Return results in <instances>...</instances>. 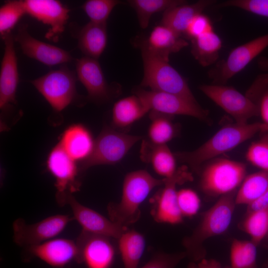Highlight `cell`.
I'll return each instance as SVG.
<instances>
[{
  "mask_svg": "<svg viewBox=\"0 0 268 268\" xmlns=\"http://www.w3.org/2000/svg\"><path fill=\"white\" fill-rule=\"evenodd\" d=\"M25 14L23 0L6 1L0 8L1 38L11 33L18 21Z\"/></svg>",
  "mask_w": 268,
  "mask_h": 268,
  "instance_id": "cell-34",
  "label": "cell"
},
{
  "mask_svg": "<svg viewBox=\"0 0 268 268\" xmlns=\"http://www.w3.org/2000/svg\"><path fill=\"white\" fill-rule=\"evenodd\" d=\"M75 67L77 79L87 90V100L101 104L118 95V84L107 83L98 60L83 57L75 60Z\"/></svg>",
  "mask_w": 268,
  "mask_h": 268,
  "instance_id": "cell-14",
  "label": "cell"
},
{
  "mask_svg": "<svg viewBox=\"0 0 268 268\" xmlns=\"http://www.w3.org/2000/svg\"><path fill=\"white\" fill-rule=\"evenodd\" d=\"M14 39L25 55L47 66L63 64L73 60L67 51L32 37L28 32L26 24L18 25Z\"/></svg>",
  "mask_w": 268,
  "mask_h": 268,
  "instance_id": "cell-16",
  "label": "cell"
},
{
  "mask_svg": "<svg viewBox=\"0 0 268 268\" xmlns=\"http://www.w3.org/2000/svg\"><path fill=\"white\" fill-rule=\"evenodd\" d=\"M149 110L143 101L134 94L122 98L115 103L112 123L116 129H125L142 118Z\"/></svg>",
  "mask_w": 268,
  "mask_h": 268,
  "instance_id": "cell-26",
  "label": "cell"
},
{
  "mask_svg": "<svg viewBox=\"0 0 268 268\" xmlns=\"http://www.w3.org/2000/svg\"><path fill=\"white\" fill-rule=\"evenodd\" d=\"M188 45L185 38L160 24L155 26L148 38L138 45L153 56L169 62L171 54L178 52Z\"/></svg>",
  "mask_w": 268,
  "mask_h": 268,
  "instance_id": "cell-21",
  "label": "cell"
},
{
  "mask_svg": "<svg viewBox=\"0 0 268 268\" xmlns=\"http://www.w3.org/2000/svg\"><path fill=\"white\" fill-rule=\"evenodd\" d=\"M199 88L204 95L231 115L236 123L247 124L250 119L259 115L257 104L233 87L203 84Z\"/></svg>",
  "mask_w": 268,
  "mask_h": 268,
  "instance_id": "cell-12",
  "label": "cell"
},
{
  "mask_svg": "<svg viewBox=\"0 0 268 268\" xmlns=\"http://www.w3.org/2000/svg\"><path fill=\"white\" fill-rule=\"evenodd\" d=\"M196 265L195 262H191L188 265L187 268H196Z\"/></svg>",
  "mask_w": 268,
  "mask_h": 268,
  "instance_id": "cell-45",
  "label": "cell"
},
{
  "mask_svg": "<svg viewBox=\"0 0 268 268\" xmlns=\"http://www.w3.org/2000/svg\"><path fill=\"white\" fill-rule=\"evenodd\" d=\"M144 103L149 111L174 116L187 115L206 121L208 112L202 108L198 102H194L182 96L163 92L137 88L134 90Z\"/></svg>",
  "mask_w": 268,
  "mask_h": 268,
  "instance_id": "cell-11",
  "label": "cell"
},
{
  "mask_svg": "<svg viewBox=\"0 0 268 268\" xmlns=\"http://www.w3.org/2000/svg\"><path fill=\"white\" fill-rule=\"evenodd\" d=\"M118 240L124 268H137L145 246L143 235L135 230H127Z\"/></svg>",
  "mask_w": 268,
  "mask_h": 268,
  "instance_id": "cell-28",
  "label": "cell"
},
{
  "mask_svg": "<svg viewBox=\"0 0 268 268\" xmlns=\"http://www.w3.org/2000/svg\"><path fill=\"white\" fill-rule=\"evenodd\" d=\"M70 29L82 53L86 57L98 60L107 45L106 23L98 24L90 21L80 27L72 23Z\"/></svg>",
  "mask_w": 268,
  "mask_h": 268,
  "instance_id": "cell-22",
  "label": "cell"
},
{
  "mask_svg": "<svg viewBox=\"0 0 268 268\" xmlns=\"http://www.w3.org/2000/svg\"><path fill=\"white\" fill-rule=\"evenodd\" d=\"M213 30L210 18L201 13L195 16L189 23L184 36L191 40Z\"/></svg>",
  "mask_w": 268,
  "mask_h": 268,
  "instance_id": "cell-39",
  "label": "cell"
},
{
  "mask_svg": "<svg viewBox=\"0 0 268 268\" xmlns=\"http://www.w3.org/2000/svg\"><path fill=\"white\" fill-rule=\"evenodd\" d=\"M76 72L62 66L51 70L30 82L44 97L54 111L60 112L70 104L78 102L82 105L86 97L79 95L76 91Z\"/></svg>",
  "mask_w": 268,
  "mask_h": 268,
  "instance_id": "cell-4",
  "label": "cell"
},
{
  "mask_svg": "<svg viewBox=\"0 0 268 268\" xmlns=\"http://www.w3.org/2000/svg\"><path fill=\"white\" fill-rule=\"evenodd\" d=\"M191 41V53L201 66H209L217 61L222 42L213 30Z\"/></svg>",
  "mask_w": 268,
  "mask_h": 268,
  "instance_id": "cell-27",
  "label": "cell"
},
{
  "mask_svg": "<svg viewBox=\"0 0 268 268\" xmlns=\"http://www.w3.org/2000/svg\"><path fill=\"white\" fill-rule=\"evenodd\" d=\"M257 245L252 241L234 239L230 252V268H258Z\"/></svg>",
  "mask_w": 268,
  "mask_h": 268,
  "instance_id": "cell-32",
  "label": "cell"
},
{
  "mask_svg": "<svg viewBox=\"0 0 268 268\" xmlns=\"http://www.w3.org/2000/svg\"><path fill=\"white\" fill-rule=\"evenodd\" d=\"M259 115L263 123L268 126V86L261 93L258 100Z\"/></svg>",
  "mask_w": 268,
  "mask_h": 268,
  "instance_id": "cell-41",
  "label": "cell"
},
{
  "mask_svg": "<svg viewBox=\"0 0 268 268\" xmlns=\"http://www.w3.org/2000/svg\"><path fill=\"white\" fill-rule=\"evenodd\" d=\"M95 140L89 130L82 124H73L62 134L59 144L74 160L87 159L94 149Z\"/></svg>",
  "mask_w": 268,
  "mask_h": 268,
  "instance_id": "cell-23",
  "label": "cell"
},
{
  "mask_svg": "<svg viewBox=\"0 0 268 268\" xmlns=\"http://www.w3.org/2000/svg\"><path fill=\"white\" fill-rule=\"evenodd\" d=\"M161 189L152 199L151 214L157 222L176 224L183 221V215L177 201L176 187L193 180L188 167L183 165L178 168L171 177L164 178Z\"/></svg>",
  "mask_w": 268,
  "mask_h": 268,
  "instance_id": "cell-8",
  "label": "cell"
},
{
  "mask_svg": "<svg viewBox=\"0 0 268 268\" xmlns=\"http://www.w3.org/2000/svg\"><path fill=\"white\" fill-rule=\"evenodd\" d=\"M110 238L82 231L76 241L79 251L78 261L87 268H110L115 254Z\"/></svg>",
  "mask_w": 268,
  "mask_h": 268,
  "instance_id": "cell-17",
  "label": "cell"
},
{
  "mask_svg": "<svg viewBox=\"0 0 268 268\" xmlns=\"http://www.w3.org/2000/svg\"><path fill=\"white\" fill-rule=\"evenodd\" d=\"M268 208V190L260 197L248 205L247 213Z\"/></svg>",
  "mask_w": 268,
  "mask_h": 268,
  "instance_id": "cell-42",
  "label": "cell"
},
{
  "mask_svg": "<svg viewBox=\"0 0 268 268\" xmlns=\"http://www.w3.org/2000/svg\"><path fill=\"white\" fill-rule=\"evenodd\" d=\"M47 170L55 179L56 199L61 206L67 204V197L81 186L77 176L79 169L58 143L50 151L46 160Z\"/></svg>",
  "mask_w": 268,
  "mask_h": 268,
  "instance_id": "cell-10",
  "label": "cell"
},
{
  "mask_svg": "<svg viewBox=\"0 0 268 268\" xmlns=\"http://www.w3.org/2000/svg\"><path fill=\"white\" fill-rule=\"evenodd\" d=\"M143 64L140 86L150 90L178 95L197 102L185 78L169 64L140 47Z\"/></svg>",
  "mask_w": 268,
  "mask_h": 268,
  "instance_id": "cell-5",
  "label": "cell"
},
{
  "mask_svg": "<svg viewBox=\"0 0 268 268\" xmlns=\"http://www.w3.org/2000/svg\"><path fill=\"white\" fill-rule=\"evenodd\" d=\"M121 2L117 0H88L81 6L90 21L105 24L113 8Z\"/></svg>",
  "mask_w": 268,
  "mask_h": 268,
  "instance_id": "cell-36",
  "label": "cell"
},
{
  "mask_svg": "<svg viewBox=\"0 0 268 268\" xmlns=\"http://www.w3.org/2000/svg\"><path fill=\"white\" fill-rule=\"evenodd\" d=\"M27 249L33 256L54 268H63L73 260H79L76 242L68 239H52Z\"/></svg>",
  "mask_w": 268,
  "mask_h": 268,
  "instance_id": "cell-20",
  "label": "cell"
},
{
  "mask_svg": "<svg viewBox=\"0 0 268 268\" xmlns=\"http://www.w3.org/2000/svg\"><path fill=\"white\" fill-rule=\"evenodd\" d=\"M236 191L221 196L202 215L198 226L191 235L185 238L183 245L187 256L193 262L204 259L206 250L203 243L208 239L221 234L231 223L236 205Z\"/></svg>",
  "mask_w": 268,
  "mask_h": 268,
  "instance_id": "cell-2",
  "label": "cell"
},
{
  "mask_svg": "<svg viewBox=\"0 0 268 268\" xmlns=\"http://www.w3.org/2000/svg\"><path fill=\"white\" fill-rule=\"evenodd\" d=\"M186 256L185 252L175 254L158 253L141 268H174Z\"/></svg>",
  "mask_w": 268,
  "mask_h": 268,
  "instance_id": "cell-40",
  "label": "cell"
},
{
  "mask_svg": "<svg viewBox=\"0 0 268 268\" xmlns=\"http://www.w3.org/2000/svg\"><path fill=\"white\" fill-rule=\"evenodd\" d=\"M141 138V136L128 134L105 126L95 139L92 153L81 162L79 170L84 171L96 165H112L119 162Z\"/></svg>",
  "mask_w": 268,
  "mask_h": 268,
  "instance_id": "cell-6",
  "label": "cell"
},
{
  "mask_svg": "<svg viewBox=\"0 0 268 268\" xmlns=\"http://www.w3.org/2000/svg\"><path fill=\"white\" fill-rule=\"evenodd\" d=\"M268 47V33L232 50L227 57L208 72L214 84L225 85Z\"/></svg>",
  "mask_w": 268,
  "mask_h": 268,
  "instance_id": "cell-9",
  "label": "cell"
},
{
  "mask_svg": "<svg viewBox=\"0 0 268 268\" xmlns=\"http://www.w3.org/2000/svg\"><path fill=\"white\" fill-rule=\"evenodd\" d=\"M268 128L263 123L225 125L197 149L175 153L179 161L198 171L206 161L229 151Z\"/></svg>",
  "mask_w": 268,
  "mask_h": 268,
  "instance_id": "cell-1",
  "label": "cell"
},
{
  "mask_svg": "<svg viewBox=\"0 0 268 268\" xmlns=\"http://www.w3.org/2000/svg\"><path fill=\"white\" fill-rule=\"evenodd\" d=\"M130 5L135 10L140 27H147L151 16L158 12L187 3L183 0H130Z\"/></svg>",
  "mask_w": 268,
  "mask_h": 268,
  "instance_id": "cell-31",
  "label": "cell"
},
{
  "mask_svg": "<svg viewBox=\"0 0 268 268\" xmlns=\"http://www.w3.org/2000/svg\"><path fill=\"white\" fill-rule=\"evenodd\" d=\"M23 1L26 14L50 27L46 38L57 41L65 30L70 9L57 0Z\"/></svg>",
  "mask_w": 268,
  "mask_h": 268,
  "instance_id": "cell-15",
  "label": "cell"
},
{
  "mask_svg": "<svg viewBox=\"0 0 268 268\" xmlns=\"http://www.w3.org/2000/svg\"><path fill=\"white\" fill-rule=\"evenodd\" d=\"M73 219L67 215L57 214L28 224L22 218L17 219L13 223L14 241L27 248L40 244L60 234Z\"/></svg>",
  "mask_w": 268,
  "mask_h": 268,
  "instance_id": "cell-13",
  "label": "cell"
},
{
  "mask_svg": "<svg viewBox=\"0 0 268 268\" xmlns=\"http://www.w3.org/2000/svg\"><path fill=\"white\" fill-rule=\"evenodd\" d=\"M67 204L70 205L73 219L81 225L83 231L118 239L128 230L127 227L80 203L72 195L67 197Z\"/></svg>",
  "mask_w": 268,
  "mask_h": 268,
  "instance_id": "cell-18",
  "label": "cell"
},
{
  "mask_svg": "<svg viewBox=\"0 0 268 268\" xmlns=\"http://www.w3.org/2000/svg\"><path fill=\"white\" fill-rule=\"evenodd\" d=\"M216 2L214 0H200L192 4L186 3L173 7L164 12L161 24L183 37L192 19Z\"/></svg>",
  "mask_w": 268,
  "mask_h": 268,
  "instance_id": "cell-24",
  "label": "cell"
},
{
  "mask_svg": "<svg viewBox=\"0 0 268 268\" xmlns=\"http://www.w3.org/2000/svg\"><path fill=\"white\" fill-rule=\"evenodd\" d=\"M151 123L148 130L149 141L157 145H165L178 134L177 126L172 116L150 111Z\"/></svg>",
  "mask_w": 268,
  "mask_h": 268,
  "instance_id": "cell-30",
  "label": "cell"
},
{
  "mask_svg": "<svg viewBox=\"0 0 268 268\" xmlns=\"http://www.w3.org/2000/svg\"><path fill=\"white\" fill-rule=\"evenodd\" d=\"M196 268H221L220 263L213 259L207 260L205 258L199 262Z\"/></svg>",
  "mask_w": 268,
  "mask_h": 268,
  "instance_id": "cell-43",
  "label": "cell"
},
{
  "mask_svg": "<svg viewBox=\"0 0 268 268\" xmlns=\"http://www.w3.org/2000/svg\"><path fill=\"white\" fill-rule=\"evenodd\" d=\"M177 201L183 216L195 215L200 207V199L198 194L191 189H183L178 191Z\"/></svg>",
  "mask_w": 268,
  "mask_h": 268,
  "instance_id": "cell-37",
  "label": "cell"
},
{
  "mask_svg": "<svg viewBox=\"0 0 268 268\" xmlns=\"http://www.w3.org/2000/svg\"><path fill=\"white\" fill-rule=\"evenodd\" d=\"M259 134V138L249 146L246 157L253 165L268 172V128Z\"/></svg>",
  "mask_w": 268,
  "mask_h": 268,
  "instance_id": "cell-35",
  "label": "cell"
},
{
  "mask_svg": "<svg viewBox=\"0 0 268 268\" xmlns=\"http://www.w3.org/2000/svg\"><path fill=\"white\" fill-rule=\"evenodd\" d=\"M141 159L149 163L159 175L168 178L176 172V157L165 145L154 144L148 140H142L140 150Z\"/></svg>",
  "mask_w": 268,
  "mask_h": 268,
  "instance_id": "cell-25",
  "label": "cell"
},
{
  "mask_svg": "<svg viewBox=\"0 0 268 268\" xmlns=\"http://www.w3.org/2000/svg\"><path fill=\"white\" fill-rule=\"evenodd\" d=\"M268 190V172L261 170L245 177L235 197L236 204L251 203Z\"/></svg>",
  "mask_w": 268,
  "mask_h": 268,
  "instance_id": "cell-29",
  "label": "cell"
},
{
  "mask_svg": "<svg viewBox=\"0 0 268 268\" xmlns=\"http://www.w3.org/2000/svg\"><path fill=\"white\" fill-rule=\"evenodd\" d=\"M246 174L243 163L225 158L212 159L202 171L200 187L207 195L221 196L236 191Z\"/></svg>",
  "mask_w": 268,
  "mask_h": 268,
  "instance_id": "cell-7",
  "label": "cell"
},
{
  "mask_svg": "<svg viewBox=\"0 0 268 268\" xmlns=\"http://www.w3.org/2000/svg\"><path fill=\"white\" fill-rule=\"evenodd\" d=\"M258 67L263 71L268 72V58L262 56L258 60Z\"/></svg>",
  "mask_w": 268,
  "mask_h": 268,
  "instance_id": "cell-44",
  "label": "cell"
},
{
  "mask_svg": "<svg viewBox=\"0 0 268 268\" xmlns=\"http://www.w3.org/2000/svg\"><path fill=\"white\" fill-rule=\"evenodd\" d=\"M242 227L258 246L268 234V208L247 213Z\"/></svg>",
  "mask_w": 268,
  "mask_h": 268,
  "instance_id": "cell-33",
  "label": "cell"
},
{
  "mask_svg": "<svg viewBox=\"0 0 268 268\" xmlns=\"http://www.w3.org/2000/svg\"><path fill=\"white\" fill-rule=\"evenodd\" d=\"M164 182V178L156 179L145 170L127 174L124 180L120 201L110 203L107 207L110 219L127 227L137 221L140 217L141 203L153 189L162 186Z\"/></svg>",
  "mask_w": 268,
  "mask_h": 268,
  "instance_id": "cell-3",
  "label": "cell"
},
{
  "mask_svg": "<svg viewBox=\"0 0 268 268\" xmlns=\"http://www.w3.org/2000/svg\"><path fill=\"white\" fill-rule=\"evenodd\" d=\"M267 236H268V235H267Z\"/></svg>",
  "mask_w": 268,
  "mask_h": 268,
  "instance_id": "cell-46",
  "label": "cell"
},
{
  "mask_svg": "<svg viewBox=\"0 0 268 268\" xmlns=\"http://www.w3.org/2000/svg\"><path fill=\"white\" fill-rule=\"evenodd\" d=\"M218 7H234L268 18V0H228Z\"/></svg>",
  "mask_w": 268,
  "mask_h": 268,
  "instance_id": "cell-38",
  "label": "cell"
},
{
  "mask_svg": "<svg viewBox=\"0 0 268 268\" xmlns=\"http://www.w3.org/2000/svg\"><path fill=\"white\" fill-rule=\"evenodd\" d=\"M1 38L4 41V51L0 71V108L3 110L10 104L16 103L19 75L14 35L11 32Z\"/></svg>",
  "mask_w": 268,
  "mask_h": 268,
  "instance_id": "cell-19",
  "label": "cell"
}]
</instances>
